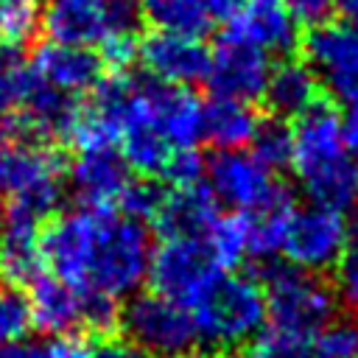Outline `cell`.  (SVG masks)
<instances>
[{
    "label": "cell",
    "instance_id": "obj_28",
    "mask_svg": "<svg viewBox=\"0 0 358 358\" xmlns=\"http://www.w3.org/2000/svg\"><path fill=\"white\" fill-rule=\"evenodd\" d=\"M313 336L268 324L252 338L246 358H313Z\"/></svg>",
    "mask_w": 358,
    "mask_h": 358
},
{
    "label": "cell",
    "instance_id": "obj_30",
    "mask_svg": "<svg viewBox=\"0 0 358 358\" xmlns=\"http://www.w3.org/2000/svg\"><path fill=\"white\" fill-rule=\"evenodd\" d=\"M39 25L36 0H0V42L20 48Z\"/></svg>",
    "mask_w": 358,
    "mask_h": 358
},
{
    "label": "cell",
    "instance_id": "obj_42",
    "mask_svg": "<svg viewBox=\"0 0 358 358\" xmlns=\"http://www.w3.org/2000/svg\"><path fill=\"white\" fill-rule=\"evenodd\" d=\"M333 8L344 17V22L358 25V0H333Z\"/></svg>",
    "mask_w": 358,
    "mask_h": 358
},
{
    "label": "cell",
    "instance_id": "obj_33",
    "mask_svg": "<svg viewBox=\"0 0 358 358\" xmlns=\"http://www.w3.org/2000/svg\"><path fill=\"white\" fill-rule=\"evenodd\" d=\"M204 173V159L196 148H173L165 168H162V176L173 185V187H185V185H196Z\"/></svg>",
    "mask_w": 358,
    "mask_h": 358
},
{
    "label": "cell",
    "instance_id": "obj_44",
    "mask_svg": "<svg viewBox=\"0 0 358 358\" xmlns=\"http://www.w3.org/2000/svg\"><path fill=\"white\" fill-rule=\"evenodd\" d=\"M3 221H6V215H3V204H0V227H3Z\"/></svg>",
    "mask_w": 358,
    "mask_h": 358
},
{
    "label": "cell",
    "instance_id": "obj_18",
    "mask_svg": "<svg viewBox=\"0 0 358 358\" xmlns=\"http://www.w3.org/2000/svg\"><path fill=\"white\" fill-rule=\"evenodd\" d=\"M78 103L73 95L45 84L31 73V84L20 109V123L14 126V137L39 134V137H70L78 120Z\"/></svg>",
    "mask_w": 358,
    "mask_h": 358
},
{
    "label": "cell",
    "instance_id": "obj_10",
    "mask_svg": "<svg viewBox=\"0 0 358 358\" xmlns=\"http://www.w3.org/2000/svg\"><path fill=\"white\" fill-rule=\"evenodd\" d=\"M280 252L288 257L291 266L305 271H322L327 266H336L344 252L341 210L316 201H310L308 207H294Z\"/></svg>",
    "mask_w": 358,
    "mask_h": 358
},
{
    "label": "cell",
    "instance_id": "obj_6",
    "mask_svg": "<svg viewBox=\"0 0 358 358\" xmlns=\"http://www.w3.org/2000/svg\"><path fill=\"white\" fill-rule=\"evenodd\" d=\"M140 11L134 0H50L42 14L50 42L101 45L115 34H137Z\"/></svg>",
    "mask_w": 358,
    "mask_h": 358
},
{
    "label": "cell",
    "instance_id": "obj_13",
    "mask_svg": "<svg viewBox=\"0 0 358 358\" xmlns=\"http://www.w3.org/2000/svg\"><path fill=\"white\" fill-rule=\"evenodd\" d=\"M137 56L157 81L173 87H190L204 81L210 67V50L201 45V39L171 31L148 34L137 45Z\"/></svg>",
    "mask_w": 358,
    "mask_h": 358
},
{
    "label": "cell",
    "instance_id": "obj_2",
    "mask_svg": "<svg viewBox=\"0 0 358 358\" xmlns=\"http://www.w3.org/2000/svg\"><path fill=\"white\" fill-rule=\"evenodd\" d=\"M288 165L316 204L344 210L358 199V165L347 148L341 117L327 103H313L296 117Z\"/></svg>",
    "mask_w": 358,
    "mask_h": 358
},
{
    "label": "cell",
    "instance_id": "obj_34",
    "mask_svg": "<svg viewBox=\"0 0 358 358\" xmlns=\"http://www.w3.org/2000/svg\"><path fill=\"white\" fill-rule=\"evenodd\" d=\"M336 299L358 313V249H344L336 260V282H333Z\"/></svg>",
    "mask_w": 358,
    "mask_h": 358
},
{
    "label": "cell",
    "instance_id": "obj_15",
    "mask_svg": "<svg viewBox=\"0 0 358 358\" xmlns=\"http://www.w3.org/2000/svg\"><path fill=\"white\" fill-rule=\"evenodd\" d=\"M229 34L266 53H291L299 45V22L285 0H241Z\"/></svg>",
    "mask_w": 358,
    "mask_h": 358
},
{
    "label": "cell",
    "instance_id": "obj_24",
    "mask_svg": "<svg viewBox=\"0 0 358 358\" xmlns=\"http://www.w3.org/2000/svg\"><path fill=\"white\" fill-rule=\"evenodd\" d=\"M291 213H294V199L285 187H280L255 213H243L246 224H249V255L268 257V255L280 252L282 235H285L288 221H291Z\"/></svg>",
    "mask_w": 358,
    "mask_h": 358
},
{
    "label": "cell",
    "instance_id": "obj_7",
    "mask_svg": "<svg viewBox=\"0 0 358 358\" xmlns=\"http://www.w3.org/2000/svg\"><path fill=\"white\" fill-rule=\"evenodd\" d=\"M117 322H123L129 341L151 358H179L196 341L190 310L157 291L137 294Z\"/></svg>",
    "mask_w": 358,
    "mask_h": 358
},
{
    "label": "cell",
    "instance_id": "obj_23",
    "mask_svg": "<svg viewBox=\"0 0 358 358\" xmlns=\"http://www.w3.org/2000/svg\"><path fill=\"white\" fill-rule=\"evenodd\" d=\"M257 115L252 112V103L243 101H229V98H215L204 103V123H201V137L210 140L218 151L227 148H243L252 143L257 131Z\"/></svg>",
    "mask_w": 358,
    "mask_h": 358
},
{
    "label": "cell",
    "instance_id": "obj_25",
    "mask_svg": "<svg viewBox=\"0 0 358 358\" xmlns=\"http://www.w3.org/2000/svg\"><path fill=\"white\" fill-rule=\"evenodd\" d=\"M31 84V70L20 59V48L0 42V134L14 137L17 115Z\"/></svg>",
    "mask_w": 358,
    "mask_h": 358
},
{
    "label": "cell",
    "instance_id": "obj_22",
    "mask_svg": "<svg viewBox=\"0 0 358 358\" xmlns=\"http://www.w3.org/2000/svg\"><path fill=\"white\" fill-rule=\"evenodd\" d=\"M263 101L280 120L299 117L313 103H319V81L305 62L288 59V62L271 67L266 90H263Z\"/></svg>",
    "mask_w": 358,
    "mask_h": 358
},
{
    "label": "cell",
    "instance_id": "obj_29",
    "mask_svg": "<svg viewBox=\"0 0 358 358\" xmlns=\"http://www.w3.org/2000/svg\"><path fill=\"white\" fill-rule=\"evenodd\" d=\"M249 145H252V154L271 171L285 168L291 162V129L280 117L257 123V131Z\"/></svg>",
    "mask_w": 358,
    "mask_h": 358
},
{
    "label": "cell",
    "instance_id": "obj_35",
    "mask_svg": "<svg viewBox=\"0 0 358 358\" xmlns=\"http://www.w3.org/2000/svg\"><path fill=\"white\" fill-rule=\"evenodd\" d=\"M162 193L165 190H159L151 182H129V187L120 196V204H123L126 215H131V218H140V221L143 218H154L157 207L162 201Z\"/></svg>",
    "mask_w": 358,
    "mask_h": 358
},
{
    "label": "cell",
    "instance_id": "obj_32",
    "mask_svg": "<svg viewBox=\"0 0 358 358\" xmlns=\"http://www.w3.org/2000/svg\"><path fill=\"white\" fill-rule=\"evenodd\" d=\"M313 358H358V327L338 322L313 336Z\"/></svg>",
    "mask_w": 358,
    "mask_h": 358
},
{
    "label": "cell",
    "instance_id": "obj_16",
    "mask_svg": "<svg viewBox=\"0 0 358 358\" xmlns=\"http://www.w3.org/2000/svg\"><path fill=\"white\" fill-rule=\"evenodd\" d=\"M148 109L154 117V126L165 137L171 148H196L201 140V123H204V103L199 95H193L187 87L173 84H145Z\"/></svg>",
    "mask_w": 358,
    "mask_h": 358
},
{
    "label": "cell",
    "instance_id": "obj_5",
    "mask_svg": "<svg viewBox=\"0 0 358 358\" xmlns=\"http://www.w3.org/2000/svg\"><path fill=\"white\" fill-rule=\"evenodd\" d=\"M266 319L274 327L313 336L330 324L336 310V294L316 277V271L296 268L291 263H271L263 271Z\"/></svg>",
    "mask_w": 358,
    "mask_h": 358
},
{
    "label": "cell",
    "instance_id": "obj_1",
    "mask_svg": "<svg viewBox=\"0 0 358 358\" xmlns=\"http://www.w3.org/2000/svg\"><path fill=\"white\" fill-rule=\"evenodd\" d=\"M151 238L140 218L109 207H81L59 215L42 232V257L53 277L81 294L129 296L148 277Z\"/></svg>",
    "mask_w": 358,
    "mask_h": 358
},
{
    "label": "cell",
    "instance_id": "obj_26",
    "mask_svg": "<svg viewBox=\"0 0 358 358\" xmlns=\"http://www.w3.org/2000/svg\"><path fill=\"white\" fill-rule=\"evenodd\" d=\"M145 14L157 25V31L196 39H201L213 25V14L204 0H145Z\"/></svg>",
    "mask_w": 358,
    "mask_h": 358
},
{
    "label": "cell",
    "instance_id": "obj_39",
    "mask_svg": "<svg viewBox=\"0 0 358 358\" xmlns=\"http://www.w3.org/2000/svg\"><path fill=\"white\" fill-rule=\"evenodd\" d=\"M90 358H151V355L131 341H103L90 352Z\"/></svg>",
    "mask_w": 358,
    "mask_h": 358
},
{
    "label": "cell",
    "instance_id": "obj_11",
    "mask_svg": "<svg viewBox=\"0 0 358 358\" xmlns=\"http://www.w3.org/2000/svg\"><path fill=\"white\" fill-rule=\"evenodd\" d=\"M204 173L215 201L232 207L235 213H255L280 190V185L274 182V171L243 148L218 151L207 162Z\"/></svg>",
    "mask_w": 358,
    "mask_h": 358
},
{
    "label": "cell",
    "instance_id": "obj_36",
    "mask_svg": "<svg viewBox=\"0 0 358 358\" xmlns=\"http://www.w3.org/2000/svg\"><path fill=\"white\" fill-rule=\"evenodd\" d=\"M101 62L112 67H129V62L137 56V39L134 34H115L101 42Z\"/></svg>",
    "mask_w": 358,
    "mask_h": 358
},
{
    "label": "cell",
    "instance_id": "obj_9",
    "mask_svg": "<svg viewBox=\"0 0 358 358\" xmlns=\"http://www.w3.org/2000/svg\"><path fill=\"white\" fill-rule=\"evenodd\" d=\"M302 53L316 81L336 101H358V25L324 20L305 34Z\"/></svg>",
    "mask_w": 358,
    "mask_h": 358
},
{
    "label": "cell",
    "instance_id": "obj_20",
    "mask_svg": "<svg viewBox=\"0 0 358 358\" xmlns=\"http://www.w3.org/2000/svg\"><path fill=\"white\" fill-rule=\"evenodd\" d=\"M28 294V308H31V322L50 333V336H64L73 327L84 324V294L73 288L70 282L53 277V274H39L31 282Z\"/></svg>",
    "mask_w": 358,
    "mask_h": 358
},
{
    "label": "cell",
    "instance_id": "obj_43",
    "mask_svg": "<svg viewBox=\"0 0 358 358\" xmlns=\"http://www.w3.org/2000/svg\"><path fill=\"white\" fill-rule=\"evenodd\" d=\"M344 249H358V213L344 221Z\"/></svg>",
    "mask_w": 358,
    "mask_h": 358
},
{
    "label": "cell",
    "instance_id": "obj_19",
    "mask_svg": "<svg viewBox=\"0 0 358 358\" xmlns=\"http://www.w3.org/2000/svg\"><path fill=\"white\" fill-rule=\"evenodd\" d=\"M218 218V201L207 185H185L162 193L157 207V229L165 238H204Z\"/></svg>",
    "mask_w": 358,
    "mask_h": 358
},
{
    "label": "cell",
    "instance_id": "obj_40",
    "mask_svg": "<svg viewBox=\"0 0 358 358\" xmlns=\"http://www.w3.org/2000/svg\"><path fill=\"white\" fill-rule=\"evenodd\" d=\"M341 129H344V140L352 157H358V101L350 103L347 115L341 117Z\"/></svg>",
    "mask_w": 358,
    "mask_h": 358
},
{
    "label": "cell",
    "instance_id": "obj_8",
    "mask_svg": "<svg viewBox=\"0 0 358 358\" xmlns=\"http://www.w3.org/2000/svg\"><path fill=\"white\" fill-rule=\"evenodd\" d=\"M218 274H224V268L204 238H165L148 263L154 291L185 308H190Z\"/></svg>",
    "mask_w": 358,
    "mask_h": 358
},
{
    "label": "cell",
    "instance_id": "obj_37",
    "mask_svg": "<svg viewBox=\"0 0 358 358\" xmlns=\"http://www.w3.org/2000/svg\"><path fill=\"white\" fill-rule=\"evenodd\" d=\"M34 358H90V350L76 336H53L45 344H34Z\"/></svg>",
    "mask_w": 358,
    "mask_h": 358
},
{
    "label": "cell",
    "instance_id": "obj_4",
    "mask_svg": "<svg viewBox=\"0 0 358 358\" xmlns=\"http://www.w3.org/2000/svg\"><path fill=\"white\" fill-rule=\"evenodd\" d=\"M0 196L14 201L11 213L42 224L62 201V159L48 145L20 137L0 140Z\"/></svg>",
    "mask_w": 358,
    "mask_h": 358
},
{
    "label": "cell",
    "instance_id": "obj_38",
    "mask_svg": "<svg viewBox=\"0 0 358 358\" xmlns=\"http://www.w3.org/2000/svg\"><path fill=\"white\" fill-rule=\"evenodd\" d=\"M285 3L296 17V22H308V25L324 22L327 14L333 11V0H285Z\"/></svg>",
    "mask_w": 358,
    "mask_h": 358
},
{
    "label": "cell",
    "instance_id": "obj_17",
    "mask_svg": "<svg viewBox=\"0 0 358 358\" xmlns=\"http://www.w3.org/2000/svg\"><path fill=\"white\" fill-rule=\"evenodd\" d=\"M101 70L103 62L95 50H90L87 45H64V42L42 45L34 53V64H31V73L36 78L67 95L95 90V84L101 81Z\"/></svg>",
    "mask_w": 358,
    "mask_h": 358
},
{
    "label": "cell",
    "instance_id": "obj_14",
    "mask_svg": "<svg viewBox=\"0 0 358 358\" xmlns=\"http://www.w3.org/2000/svg\"><path fill=\"white\" fill-rule=\"evenodd\" d=\"M129 182L131 168L112 143L84 145L70 168V185L87 207H109L112 201H120Z\"/></svg>",
    "mask_w": 358,
    "mask_h": 358
},
{
    "label": "cell",
    "instance_id": "obj_41",
    "mask_svg": "<svg viewBox=\"0 0 358 358\" xmlns=\"http://www.w3.org/2000/svg\"><path fill=\"white\" fill-rule=\"evenodd\" d=\"M0 358H34V344L28 341H6L0 344Z\"/></svg>",
    "mask_w": 358,
    "mask_h": 358
},
{
    "label": "cell",
    "instance_id": "obj_31",
    "mask_svg": "<svg viewBox=\"0 0 358 358\" xmlns=\"http://www.w3.org/2000/svg\"><path fill=\"white\" fill-rule=\"evenodd\" d=\"M31 308L28 296L17 291V285L0 282V344L20 341L31 330Z\"/></svg>",
    "mask_w": 358,
    "mask_h": 358
},
{
    "label": "cell",
    "instance_id": "obj_12",
    "mask_svg": "<svg viewBox=\"0 0 358 358\" xmlns=\"http://www.w3.org/2000/svg\"><path fill=\"white\" fill-rule=\"evenodd\" d=\"M268 73H271V62L266 50L227 34L218 42V48L210 53V67L204 81L210 84L215 98L252 103L263 98Z\"/></svg>",
    "mask_w": 358,
    "mask_h": 358
},
{
    "label": "cell",
    "instance_id": "obj_21",
    "mask_svg": "<svg viewBox=\"0 0 358 358\" xmlns=\"http://www.w3.org/2000/svg\"><path fill=\"white\" fill-rule=\"evenodd\" d=\"M42 235L39 224L22 215H8L0 227V282L28 285L42 274Z\"/></svg>",
    "mask_w": 358,
    "mask_h": 358
},
{
    "label": "cell",
    "instance_id": "obj_3",
    "mask_svg": "<svg viewBox=\"0 0 358 358\" xmlns=\"http://www.w3.org/2000/svg\"><path fill=\"white\" fill-rule=\"evenodd\" d=\"M187 310L196 338L221 350L241 347L266 327L263 285L229 271L218 274Z\"/></svg>",
    "mask_w": 358,
    "mask_h": 358
},
{
    "label": "cell",
    "instance_id": "obj_27",
    "mask_svg": "<svg viewBox=\"0 0 358 358\" xmlns=\"http://www.w3.org/2000/svg\"><path fill=\"white\" fill-rule=\"evenodd\" d=\"M210 252L215 255V260L221 263L224 271H229L232 266H238L246 255H249V224L243 213L235 215H218L215 224L210 227V232L204 235Z\"/></svg>",
    "mask_w": 358,
    "mask_h": 358
}]
</instances>
